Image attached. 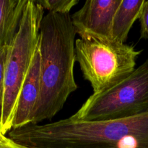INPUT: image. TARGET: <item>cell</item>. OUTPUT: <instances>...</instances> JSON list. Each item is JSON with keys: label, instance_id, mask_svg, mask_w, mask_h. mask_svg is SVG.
<instances>
[{"label": "cell", "instance_id": "cell-9", "mask_svg": "<svg viewBox=\"0 0 148 148\" xmlns=\"http://www.w3.org/2000/svg\"><path fill=\"white\" fill-rule=\"evenodd\" d=\"M144 1L145 0H121L113 19V41L124 43L132 27L140 17Z\"/></svg>", "mask_w": 148, "mask_h": 148}, {"label": "cell", "instance_id": "cell-8", "mask_svg": "<svg viewBox=\"0 0 148 148\" xmlns=\"http://www.w3.org/2000/svg\"><path fill=\"white\" fill-rule=\"evenodd\" d=\"M27 0H0V50L16 36Z\"/></svg>", "mask_w": 148, "mask_h": 148}, {"label": "cell", "instance_id": "cell-2", "mask_svg": "<svg viewBox=\"0 0 148 148\" xmlns=\"http://www.w3.org/2000/svg\"><path fill=\"white\" fill-rule=\"evenodd\" d=\"M69 14L48 12L39 33L40 93L31 124L51 119L77 89L74 67L75 36Z\"/></svg>", "mask_w": 148, "mask_h": 148}, {"label": "cell", "instance_id": "cell-5", "mask_svg": "<svg viewBox=\"0 0 148 148\" xmlns=\"http://www.w3.org/2000/svg\"><path fill=\"white\" fill-rule=\"evenodd\" d=\"M148 112V59L130 75L99 93H93L69 118L78 121H104Z\"/></svg>", "mask_w": 148, "mask_h": 148}, {"label": "cell", "instance_id": "cell-14", "mask_svg": "<svg viewBox=\"0 0 148 148\" xmlns=\"http://www.w3.org/2000/svg\"><path fill=\"white\" fill-rule=\"evenodd\" d=\"M7 138V137H6L5 135H3V134H1V132H0V142L4 141V140H5Z\"/></svg>", "mask_w": 148, "mask_h": 148}, {"label": "cell", "instance_id": "cell-1", "mask_svg": "<svg viewBox=\"0 0 148 148\" xmlns=\"http://www.w3.org/2000/svg\"><path fill=\"white\" fill-rule=\"evenodd\" d=\"M8 137L28 148H148V112L104 121L30 124L11 130Z\"/></svg>", "mask_w": 148, "mask_h": 148}, {"label": "cell", "instance_id": "cell-11", "mask_svg": "<svg viewBox=\"0 0 148 148\" xmlns=\"http://www.w3.org/2000/svg\"><path fill=\"white\" fill-rule=\"evenodd\" d=\"M10 46L4 47L1 50H0V130L1 127V118H2L3 104H4V71H5V64L7 53H8Z\"/></svg>", "mask_w": 148, "mask_h": 148}, {"label": "cell", "instance_id": "cell-10", "mask_svg": "<svg viewBox=\"0 0 148 148\" xmlns=\"http://www.w3.org/2000/svg\"><path fill=\"white\" fill-rule=\"evenodd\" d=\"M43 10L49 12L69 14L72 9L79 3V0H36Z\"/></svg>", "mask_w": 148, "mask_h": 148}, {"label": "cell", "instance_id": "cell-12", "mask_svg": "<svg viewBox=\"0 0 148 148\" xmlns=\"http://www.w3.org/2000/svg\"><path fill=\"white\" fill-rule=\"evenodd\" d=\"M139 20L140 23V38L148 40V0H145Z\"/></svg>", "mask_w": 148, "mask_h": 148}, {"label": "cell", "instance_id": "cell-7", "mask_svg": "<svg viewBox=\"0 0 148 148\" xmlns=\"http://www.w3.org/2000/svg\"><path fill=\"white\" fill-rule=\"evenodd\" d=\"M40 93V51L38 43V47L20 90L13 119L12 129L31 124Z\"/></svg>", "mask_w": 148, "mask_h": 148}, {"label": "cell", "instance_id": "cell-4", "mask_svg": "<svg viewBox=\"0 0 148 148\" xmlns=\"http://www.w3.org/2000/svg\"><path fill=\"white\" fill-rule=\"evenodd\" d=\"M142 50L113 40L77 38L75 40L76 62L93 93L112 88L135 70Z\"/></svg>", "mask_w": 148, "mask_h": 148}, {"label": "cell", "instance_id": "cell-13", "mask_svg": "<svg viewBox=\"0 0 148 148\" xmlns=\"http://www.w3.org/2000/svg\"><path fill=\"white\" fill-rule=\"evenodd\" d=\"M0 148H28L24 145L18 144L7 137L4 141L0 142Z\"/></svg>", "mask_w": 148, "mask_h": 148}, {"label": "cell", "instance_id": "cell-3", "mask_svg": "<svg viewBox=\"0 0 148 148\" xmlns=\"http://www.w3.org/2000/svg\"><path fill=\"white\" fill-rule=\"evenodd\" d=\"M44 10L36 0H27L20 26L9 48L4 71V92L0 132L5 135L12 122L22 86L38 47Z\"/></svg>", "mask_w": 148, "mask_h": 148}, {"label": "cell", "instance_id": "cell-6", "mask_svg": "<svg viewBox=\"0 0 148 148\" xmlns=\"http://www.w3.org/2000/svg\"><path fill=\"white\" fill-rule=\"evenodd\" d=\"M121 0H88L71 16L75 32L80 38L112 40L114 16Z\"/></svg>", "mask_w": 148, "mask_h": 148}]
</instances>
